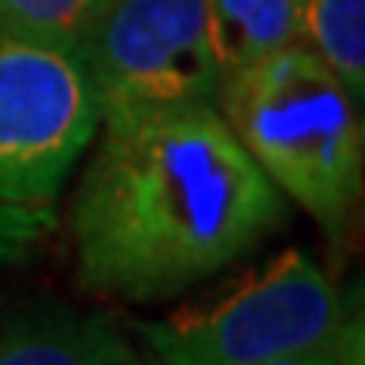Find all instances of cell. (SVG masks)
<instances>
[{"label":"cell","mask_w":365,"mask_h":365,"mask_svg":"<svg viewBox=\"0 0 365 365\" xmlns=\"http://www.w3.org/2000/svg\"><path fill=\"white\" fill-rule=\"evenodd\" d=\"M71 196L78 284L129 304L180 298L247 257L287 220V200L217 105L98 122Z\"/></svg>","instance_id":"cell-1"},{"label":"cell","mask_w":365,"mask_h":365,"mask_svg":"<svg viewBox=\"0 0 365 365\" xmlns=\"http://www.w3.org/2000/svg\"><path fill=\"white\" fill-rule=\"evenodd\" d=\"M217 108L261 173L322 230L341 234L362 196V105L304 44L220 85Z\"/></svg>","instance_id":"cell-2"},{"label":"cell","mask_w":365,"mask_h":365,"mask_svg":"<svg viewBox=\"0 0 365 365\" xmlns=\"http://www.w3.org/2000/svg\"><path fill=\"white\" fill-rule=\"evenodd\" d=\"M98 129L78 58L0 34V271L61 223V196Z\"/></svg>","instance_id":"cell-3"},{"label":"cell","mask_w":365,"mask_h":365,"mask_svg":"<svg viewBox=\"0 0 365 365\" xmlns=\"http://www.w3.org/2000/svg\"><path fill=\"white\" fill-rule=\"evenodd\" d=\"M349 322L308 250L287 247L234 287L132 331L163 365H264L331 341Z\"/></svg>","instance_id":"cell-4"},{"label":"cell","mask_w":365,"mask_h":365,"mask_svg":"<svg viewBox=\"0 0 365 365\" xmlns=\"http://www.w3.org/2000/svg\"><path fill=\"white\" fill-rule=\"evenodd\" d=\"M75 58L98 122L173 105H217L220 95L203 0H105Z\"/></svg>","instance_id":"cell-5"},{"label":"cell","mask_w":365,"mask_h":365,"mask_svg":"<svg viewBox=\"0 0 365 365\" xmlns=\"http://www.w3.org/2000/svg\"><path fill=\"white\" fill-rule=\"evenodd\" d=\"M129 335L105 312L65 301H0V365H135Z\"/></svg>","instance_id":"cell-6"},{"label":"cell","mask_w":365,"mask_h":365,"mask_svg":"<svg viewBox=\"0 0 365 365\" xmlns=\"http://www.w3.org/2000/svg\"><path fill=\"white\" fill-rule=\"evenodd\" d=\"M220 85L287 44H301L298 0H203Z\"/></svg>","instance_id":"cell-7"},{"label":"cell","mask_w":365,"mask_h":365,"mask_svg":"<svg viewBox=\"0 0 365 365\" xmlns=\"http://www.w3.org/2000/svg\"><path fill=\"white\" fill-rule=\"evenodd\" d=\"M301 44L318 54L328 71L365 98V0H298Z\"/></svg>","instance_id":"cell-8"},{"label":"cell","mask_w":365,"mask_h":365,"mask_svg":"<svg viewBox=\"0 0 365 365\" xmlns=\"http://www.w3.org/2000/svg\"><path fill=\"white\" fill-rule=\"evenodd\" d=\"M105 0H0V34L75 54Z\"/></svg>","instance_id":"cell-9"},{"label":"cell","mask_w":365,"mask_h":365,"mask_svg":"<svg viewBox=\"0 0 365 365\" xmlns=\"http://www.w3.org/2000/svg\"><path fill=\"white\" fill-rule=\"evenodd\" d=\"M264 365H365V339H362V318H349L341 331L331 341L308 349L298 355H284Z\"/></svg>","instance_id":"cell-10"},{"label":"cell","mask_w":365,"mask_h":365,"mask_svg":"<svg viewBox=\"0 0 365 365\" xmlns=\"http://www.w3.org/2000/svg\"><path fill=\"white\" fill-rule=\"evenodd\" d=\"M135 365H163L159 359H153V362H135Z\"/></svg>","instance_id":"cell-11"}]
</instances>
